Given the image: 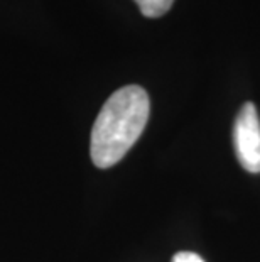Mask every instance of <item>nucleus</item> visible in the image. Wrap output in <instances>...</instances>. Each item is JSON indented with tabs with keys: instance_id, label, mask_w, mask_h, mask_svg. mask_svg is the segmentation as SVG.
<instances>
[{
	"instance_id": "nucleus-1",
	"label": "nucleus",
	"mask_w": 260,
	"mask_h": 262,
	"mask_svg": "<svg viewBox=\"0 0 260 262\" xmlns=\"http://www.w3.org/2000/svg\"><path fill=\"white\" fill-rule=\"evenodd\" d=\"M151 114V100L139 85L117 90L103 103L91 129L90 156L97 168L117 164L140 137Z\"/></svg>"
},
{
	"instance_id": "nucleus-2",
	"label": "nucleus",
	"mask_w": 260,
	"mask_h": 262,
	"mask_svg": "<svg viewBox=\"0 0 260 262\" xmlns=\"http://www.w3.org/2000/svg\"><path fill=\"white\" fill-rule=\"evenodd\" d=\"M233 146L240 166L248 172H260V119L255 105H242L233 124Z\"/></svg>"
},
{
	"instance_id": "nucleus-3",
	"label": "nucleus",
	"mask_w": 260,
	"mask_h": 262,
	"mask_svg": "<svg viewBox=\"0 0 260 262\" xmlns=\"http://www.w3.org/2000/svg\"><path fill=\"white\" fill-rule=\"evenodd\" d=\"M135 4L139 5L142 15L156 19V17H160V15H164L173 7L174 0H135Z\"/></svg>"
},
{
	"instance_id": "nucleus-4",
	"label": "nucleus",
	"mask_w": 260,
	"mask_h": 262,
	"mask_svg": "<svg viewBox=\"0 0 260 262\" xmlns=\"http://www.w3.org/2000/svg\"><path fill=\"white\" fill-rule=\"evenodd\" d=\"M171 262H204V260L198 254H195V252H190V250H182V252L176 254Z\"/></svg>"
}]
</instances>
